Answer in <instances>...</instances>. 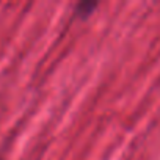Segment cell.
<instances>
[{"instance_id": "1", "label": "cell", "mask_w": 160, "mask_h": 160, "mask_svg": "<svg viewBox=\"0 0 160 160\" xmlns=\"http://www.w3.org/2000/svg\"><path fill=\"white\" fill-rule=\"evenodd\" d=\"M96 7H98V3H94V2H83V3L78 5V13L82 14V16L90 14V11H91L93 8H96Z\"/></svg>"}]
</instances>
